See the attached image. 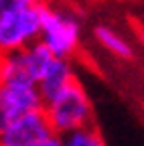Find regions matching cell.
Wrapping results in <instances>:
<instances>
[{
  "label": "cell",
  "instance_id": "cell-6",
  "mask_svg": "<svg viewBox=\"0 0 144 146\" xmlns=\"http://www.w3.org/2000/svg\"><path fill=\"white\" fill-rule=\"evenodd\" d=\"M45 106L37 85L31 83H0V128L23 114L41 110Z\"/></svg>",
  "mask_w": 144,
  "mask_h": 146
},
{
  "label": "cell",
  "instance_id": "cell-7",
  "mask_svg": "<svg viewBox=\"0 0 144 146\" xmlns=\"http://www.w3.org/2000/svg\"><path fill=\"white\" fill-rule=\"evenodd\" d=\"M71 81H75L73 75V67H71L67 57H53V61L47 65V69L43 71V75L37 81V87L43 96V102L55 98L59 91H63Z\"/></svg>",
  "mask_w": 144,
  "mask_h": 146
},
{
  "label": "cell",
  "instance_id": "cell-3",
  "mask_svg": "<svg viewBox=\"0 0 144 146\" xmlns=\"http://www.w3.org/2000/svg\"><path fill=\"white\" fill-rule=\"evenodd\" d=\"M39 41L45 43L57 57H71L81 41L79 21L65 10L49 8L43 4L41 8V35Z\"/></svg>",
  "mask_w": 144,
  "mask_h": 146
},
{
  "label": "cell",
  "instance_id": "cell-12",
  "mask_svg": "<svg viewBox=\"0 0 144 146\" xmlns=\"http://www.w3.org/2000/svg\"><path fill=\"white\" fill-rule=\"evenodd\" d=\"M4 57H6V55L0 53V83L4 81Z\"/></svg>",
  "mask_w": 144,
  "mask_h": 146
},
{
  "label": "cell",
  "instance_id": "cell-10",
  "mask_svg": "<svg viewBox=\"0 0 144 146\" xmlns=\"http://www.w3.org/2000/svg\"><path fill=\"white\" fill-rule=\"evenodd\" d=\"M39 0H0V10H6L12 6H23V4H37Z\"/></svg>",
  "mask_w": 144,
  "mask_h": 146
},
{
  "label": "cell",
  "instance_id": "cell-4",
  "mask_svg": "<svg viewBox=\"0 0 144 146\" xmlns=\"http://www.w3.org/2000/svg\"><path fill=\"white\" fill-rule=\"evenodd\" d=\"M53 57L55 53L41 41H35L21 51L8 53L4 57V81L37 85L39 77L53 61Z\"/></svg>",
  "mask_w": 144,
  "mask_h": 146
},
{
  "label": "cell",
  "instance_id": "cell-5",
  "mask_svg": "<svg viewBox=\"0 0 144 146\" xmlns=\"http://www.w3.org/2000/svg\"><path fill=\"white\" fill-rule=\"evenodd\" d=\"M51 134V124L45 116V110H35V112L23 114L16 120L4 124L0 128V146H33Z\"/></svg>",
  "mask_w": 144,
  "mask_h": 146
},
{
  "label": "cell",
  "instance_id": "cell-11",
  "mask_svg": "<svg viewBox=\"0 0 144 146\" xmlns=\"http://www.w3.org/2000/svg\"><path fill=\"white\" fill-rule=\"evenodd\" d=\"M33 146H61V136L59 134H51L49 138L37 142V144H33Z\"/></svg>",
  "mask_w": 144,
  "mask_h": 146
},
{
  "label": "cell",
  "instance_id": "cell-1",
  "mask_svg": "<svg viewBox=\"0 0 144 146\" xmlns=\"http://www.w3.org/2000/svg\"><path fill=\"white\" fill-rule=\"evenodd\" d=\"M43 110L51 124V130L59 136L92 126V118H94L92 100L77 79L71 81L55 98L47 100Z\"/></svg>",
  "mask_w": 144,
  "mask_h": 146
},
{
  "label": "cell",
  "instance_id": "cell-2",
  "mask_svg": "<svg viewBox=\"0 0 144 146\" xmlns=\"http://www.w3.org/2000/svg\"><path fill=\"white\" fill-rule=\"evenodd\" d=\"M43 4H23L0 10V53H14L39 41Z\"/></svg>",
  "mask_w": 144,
  "mask_h": 146
},
{
  "label": "cell",
  "instance_id": "cell-8",
  "mask_svg": "<svg viewBox=\"0 0 144 146\" xmlns=\"http://www.w3.org/2000/svg\"><path fill=\"white\" fill-rule=\"evenodd\" d=\"M94 35H96L98 43H100L106 51H110L112 55H116V57H120V59H130V57H132V47H130V43L126 41L118 31H114L112 27L100 25V27H96Z\"/></svg>",
  "mask_w": 144,
  "mask_h": 146
},
{
  "label": "cell",
  "instance_id": "cell-9",
  "mask_svg": "<svg viewBox=\"0 0 144 146\" xmlns=\"http://www.w3.org/2000/svg\"><path fill=\"white\" fill-rule=\"evenodd\" d=\"M61 146H106V142H104L102 134L98 132V128L85 126L75 132L61 136Z\"/></svg>",
  "mask_w": 144,
  "mask_h": 146
}]
</instances>
